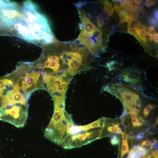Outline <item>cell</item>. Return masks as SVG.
I'll list each match as a JSON object with an SVG mask.
<instances>
[{
	"label": "cell",
	"mask_w": 158,
	"mask_h": 158,
	"mask_svg": "<svg viewBox=\"0 0 158 158\" xmlns=\"http://www.w3.org/2000/svg\"><path fill=\"white\" fill-rule=\"evenodd\" d=\"M30 96L23 89L18 69L0 77V121L23 127L28 117Z\"/></svg>",
	"instance_id": "1"
},
{
	"label": "cell",
	"mask_w": 158,
	"mask_h": 158,
	"mask_svg": "<svg viewBox=\"0 0 158 158\" xmlns=\"http://www.w3.org/2000/svg\"><path fill=\"white\" fill-rule=\"evenodd\" d=\"M105 90L119 98L126 108V112L129 114L133 109L140 111V104L138 92L129 85L122 84H111L105 87Z\"/></svg>",
	"instance_id": "2"
},
{
	"label": "cell",
	"mask_w": 158,
	"mask_h": 158,
	"mask_svg": "<svg viewBox=\"0 0 158 158\" xmlns=\"http://www.w3.org/2000/svg\"><path fill=\"white\" fill-rule=\"evenodd\" d=\"M45 90L51 94L65 97L69 82L66 75H53L42 73Z\"/></svg>",
	"instance_id": "3"
},
{
	"label": "cell",
	"mask_w": 158,
	"mask_h": 158,
	"mask_svg": "<svg viewBox=\"0 0 158 158\" xmlns=\"http://www.w3.org/2000/svg\"><path fill=\"white\" fill-rule=\"evenodd\" d=\"M140 71L136 68H129L122 72L121 77L125 82L135 85H138L141 82Z\"/></svg>",
	"instance_id": "4"
},
{
	"label": "cell",
	"mask_w": 158,
	"mask_h": 158,
	"mask_svg": "<svg viewBox=\"0 0 158 158\" xmlns=\"http://www.w3.org/2000/svg\"><path fill=\"white\" fill-rule=\"evenodd\" d=\"M147 153V150L142 147L134 146L128 152L127 158H138L145 155Z\"/></svg>",
	"instance_id": "5"
},
{
	"label": "cell",
	"mask_w": 158,
	"mask_h": 158,
	"mask_svg": "<svg viewBox=\"0 0 158 158\" xmlns=\"http://www.w3.org/2000/svg\"><path fill=\"white\" fill-rule=\"evenodd\" d=\"M129 147L127 139H122L121 148V157H123L129 151Z\"/></svg>",
	"instance_id": "6"
},
{
	"label": "cell",
	"mask_w": 158,
	"mask_h": 158,
	"mask_svg": "<svg viewBox=\"0 0 158 158\" xmlns=\"http://www.w3.org/2000/svg\"><path fill=\"white\" fill-rule=\"evenodd\" d=\"M103 4L104 6L103 11L108 13L110 16L112 15L114 12V9L112 6V4L106 0L103 1Z\"/></svg>",
	"instance_id": "7"
},
{
	"label": "cell",
	"mask_w": 158,
	"mask_h": 158,
	"mask_svg": "<svg viewBox=\"0 0 158 158\" xmlns=\"http://www.w3.org/2000/svg\"><path fill=\"white\" fill-rule=\"evenodd\" d=\"M157 107L155 105L149 104L144 109L143 111V114L145 117H147L151 110Z\"/></svg>",
	"instance_id": "8"
},
{
	"label": "cell",
	"mask_w": 158,
	"mask_h": 158,
	"mask_svg": "<svg viewBox=\"0 0 158 158\" xmlns=\"http://www.w3.org/2000/svg\"><path fill=\"white\" fill-rule=\"evenodd\" d=\"M119 123L114 124L113 126H109L107 128V130L114 133H121V131L118 126Z\"/></svg>",
	"instance_id": "9"
},
{
	"label": "cell",
	"mask_w": 158,
	"mask_h": 158,
	"mask_svg": "<svg viewBox=\"0 0 158 158\" xmlns=\"http://www.w3.org/2000/svg\"><path fill=\"white\" fill-rule=\"evenodd\" d=\"M118 16L120 18V21L118 25L124 22H126L128 17L126 15L125 12L124 11L119 15Z\"/></svg>",
	"instance_id": "10"
},
{
	"label": "cell",
	"mask_w": 158,
	"mask_h": 158,
	"mask_svg": "<svg viewBox=\"0 0 158 158\" xmlns=\"http://www.w3.org/2000/svg\"><path fill=\"white\" fill-rule=\"evenodd\" d=\"M148 21L151 25H152L155 27L157 28V27L158 20L154 17H150L148 19Z\"/></svg>",
	"instance_id": "11"
},
{
	"label": "cell",
	"mask_w": 158,
	"mask_h": 158,
	"mask_svg": "<svg viewBox=\"0 0 158 158\" xmlns=\"http://www.w3.org/2000/svg\"><path fill=\"white\" fill-rule=\"evenodd\" d=\"M110 142L113 145H116L118 144L119 142V138L116 135H114L113 136L110 140Z\"/></svg>",
	"instance_id": "12"
},
{
	"label": "cell",
	"mask_w": 158,
	"mask_h": 158,
	"mask_svg": "<svg viewBox=\"0 0 158 158\" xmlns=\"http://www.w3.org/2000/svg\"><path fill=\"white\" fill-rule=\"evenodd\" d=\"M97 23L99 29L101 27L103 26V19L101 15L98 16L97 18Z\"/></svg>",
	"instance_id": "13"
},
{
	"label": "cell",
	"mask_w": 158,
	"mask_h": 158,
	"mask_svg": "<svg viewBox=\"0 0 158 158\" xmlns=\"http://www.w3.org/2000/svg\"><path fill=\"white\" fill-rule=\"evenodd\" d=\"M131 122L133 126L134 127H139L140 126L137 117L134 118H132Z\"/></svg>",
	"instance_id": "14"
},
{
	"label": "cell",
	"mask_w": 158,
	"mask_h": 158,
	"mask_svg": "<svg viewBox=\"0 0 158 158\" xmlns=\"http://www.w3.org/2000/svg\"><path fill=\"white\" fill-rule=\"evenodd\" d=\"M114 8L118 15H119L124 11L120 6L116 4H115L114 6Z\"/></svg>",
	"instance_id": "15"
},
{
	"label": "cell",
	"mask_w": 158,
	"mask_h": 158,
	"mask_svg": "<svg viewBox=\"0 0 158 158\" xmlns=\"http://www.w3.org/2000/svg\"><path fill=\"white\" fill-rule=\"evenodd\" d=\"M141 144L142 147L144 145L150 147L152 144V141L149 140H144L142 141Z\"/></svg>",
	"instance_id": "16"
},
{
	"label": "cell",
	"mask_w": 158,
	"mask_h": 158,
	"mask_svg": "<svg viewBox=\"0 0 158 158\" xmlns=\"http://www.w3.org/2000/svg\"><path fill=\"white\" fill-rule=\"evenodd\" d=\"M149 32L150 34V37H152L154 36L156 33L155 30L153 26H150L149 28Z\"/></svg>",
	"instance_id": "17"
},
{
	"label": "cell",
	"mask_w": 158,
	"mask_h": 158,
	"mask_svg": "<svg viewBox=\"0 0 158 158\" xmlns=\"http://www.w3.org/2000/svg\"><path fill=\"white\" fill-rule=\"evenodd\" d=\"M157 3L156 0H147L145 3V5L147 6H150L154 5Z\"/></svg>",
	"instance_id": "18"
},
{
	"label": "cell",
	"mask_w": 158,
	"mask_h": 158,
	"mask_svg": "<svg viewBox=\"0 0 158 158\" xmlns=\"http://www.w3.org/2000/svg\"><path fill=\"white\" fill-rule=\"evenodd\" d=\"M131 6L134 11L138 9L139 8V5L135 2L134 1L131 3Z\"/></svg>",
	"instance_id": "19"
},
{
	"label": "cell",
	"mask_w": 158,
	"mask_h": 158,
	"mask_svg": "<svg viewBox=\"0 0 158 158\" xmlns=\"http://www.w3.org/2000/svg\"><path fill=\"white\" fill-rule=\"evenodd\" d=\"M145 133H141L138 134L136 136V139L138 140H140L142 139L145 135Z\"/></svg>",
	"instance_id": "20"
},
{
	"label": "cell",
	"mask_w": 158,
	"mask_h": 158,
	"mask_svg": "<svg viewBox=\"0 0 158 158\" xmlns=\"http://www.w3.org/2000/svg\"><path fill=\"white\" fill-rule=\"evenodd\" d=\"M153 40L156 43H158V33H156V34L152 37Z\"/></svg>",
	"instance_id": "21"
},
{
	"label": "cell",
	"mask_w": 158,
	"mask_h": 158,
	"mask_svg": "<svg viewBox=\"0 0 158 158\" xmlns=\"http://www.w3.org/2000/svg\"><path fill=\"white\" fill-rule=\"evenodd\" d=\"M121 133L122 135V139H127L128 138V135L125 132H121Z\"/></svg>",
	"instance_id": "22"
},
{
	"label": "cell",
	"mask_w": 158,
	"mask_h": 158,
	"mask_svg": "<svg viewBox=\"0 0 158 158\" xmlns=\"http://www.w3.org/2000/svg\"><path fill=\"white\" fill-rule=\"evenodd\" d=\"M126 15L128 17H131L133 14V12L128 11H125Z\"/></svg>",
	"instance_id": "23"
},
{
	"label": "cell",
	"mask_w": 158,
	"mask_h": 158,
	"mask_svg": "<svg viewBox=\"0 0 158 158\" xmlns=\"http://www.w3.org/2000/svg\"><path fill=\"white\" fill-rule=\"evenodd\" d=\"M110 22V20L108 18H104L103 19V23L105 25L108 24Z\"/></svg>",
	"instance_id": "24"
},
{
	"label": "cell",
	"mask_w": 158,
	"mask_h": 158,
	"mask_svg": "<svg viewBox=\"0 0 158 158\" xmlns=\"http://www.w3.org/2000/svg\"><path fill=\"white\" fill-rule=\"evenodd\" d=\"M138 118V121L140 126L143 125L145 121L143 119L140 117H139Z\"/></svg>",
	"instance_id": "25"
},
{
	"label": "cell",
	"mask_w": 158,
	"mask_h": 158,
	"mask_svg": "<svg viewBox=\"0 0 158 158\" xmlns=\"http://www.w3.org/2000/svg\"><path fill=\"white\" fill-rule=\"evenodd\" d=\"M127 31L128 33L132 35V28H131L130 25L128 24L127 25Z\"/></svg>",
	"instance_id": "26"
},
{
	"label": "cell",
	"mask_w": 158,
	"mask_h": 158,
	"mask_svg": "<svg viewBox=\"0 0 158 158\" xmlns=\"http://www.w3.org/2000/svg\"><path fill=\"white\" fill-rule=\"evenodd\" d=\"M154 17L158 20V10H155L153 12Z\"/></svg>",
	"instance_id": "27"
},
{
	"label": "cell",
	"mask_w": 158,
	"mask_h": 158,
	"mask_svg": "<svg viewBox=\"0 0 158 158\" xmlns=\"http://www.w3.org/2000/svg\"><path fill=\"white\" fill-rule=\"evenodd\" d=\"M134 137V135L133 132L131 131L130 132L128 135V138L131 139L133 138Z\"/></svg>",
	"instance_id": "28"
},
{
	"label": "cell",
	"mask_w": 158,
	"mask_h": 158,
	"mask_svg": "<svg viewBox=\"0 0 158 158\" xmlns=\"http://www.w3.org/2000/svg\"><path fill=\"white\" fill-rule=\"evenodd\" d=\"M134 1L139 5L141 4L142 2V0H134Z\"/></svg>",
	"instance_id": "29"
},
{
	"label": "cell",
	"mask_w": 158,
	"mask_h": 158,
	"mask_svg": "<svg viewBox=\"0 0 158 158\" xmlns=\"http://www.w3.org/2000/svg\"><path fill=\"white\" fill-rule=\"evenodd\" d=\"M158 117H157L156 119V121H155V124H154V125H156L157 124H158Z\"/></svg>",
	"instance_id": "30"
},
{
	"label": "cell",
	"mask_w": 158,
	"mask_h": 158,
	"mask_svg": "<svg viewBox=\"0 0 158 158\" xmlns=\"http://www.w3.org/2000/svg\"><path fill=\"white\" fill-rule=\"evenodd\" d=\"M141 158H147V157L146 155H145L143 156Z\"/></svg>",
	"instance_id": "31"
},
{
	"label": "cell",
	"mask_w": 158,
	"mask_h": 158,
	"mask_svg": "<svg viewBox=\"0 0 158 158\" xmlns=\"http://www.w3.org/2000/svg\"><path fill=\"white\" fill-rule=\"evenodd\" d=\"M140 158V157H139V158Z\"/></svg>",
	"instance_id": "32"
},
{
	"label": "cell",
	"mask_w": 158,
	"mask_h": 158,
	"mask_svg": "<svg viewBox=\"0 0 158 158\" xmlns=\"http://www.w3.org/2000/svg\"></svg>",
	"instance_id": "33"
},
{
	"label": "cell",
	"mask_w": 158,
	"mask_h": 158,
	"mask_svg": "<svg viewBox=\"0 0 158 158\" xmlns=\"http://www.w3.org/2000/svg\"><path fill=\"white\" fill-rule=\"evenodd\" d=\"M0 158H1L0 157Z\"/></svg>",
	"instance_id": "34"
}]
</instances>
